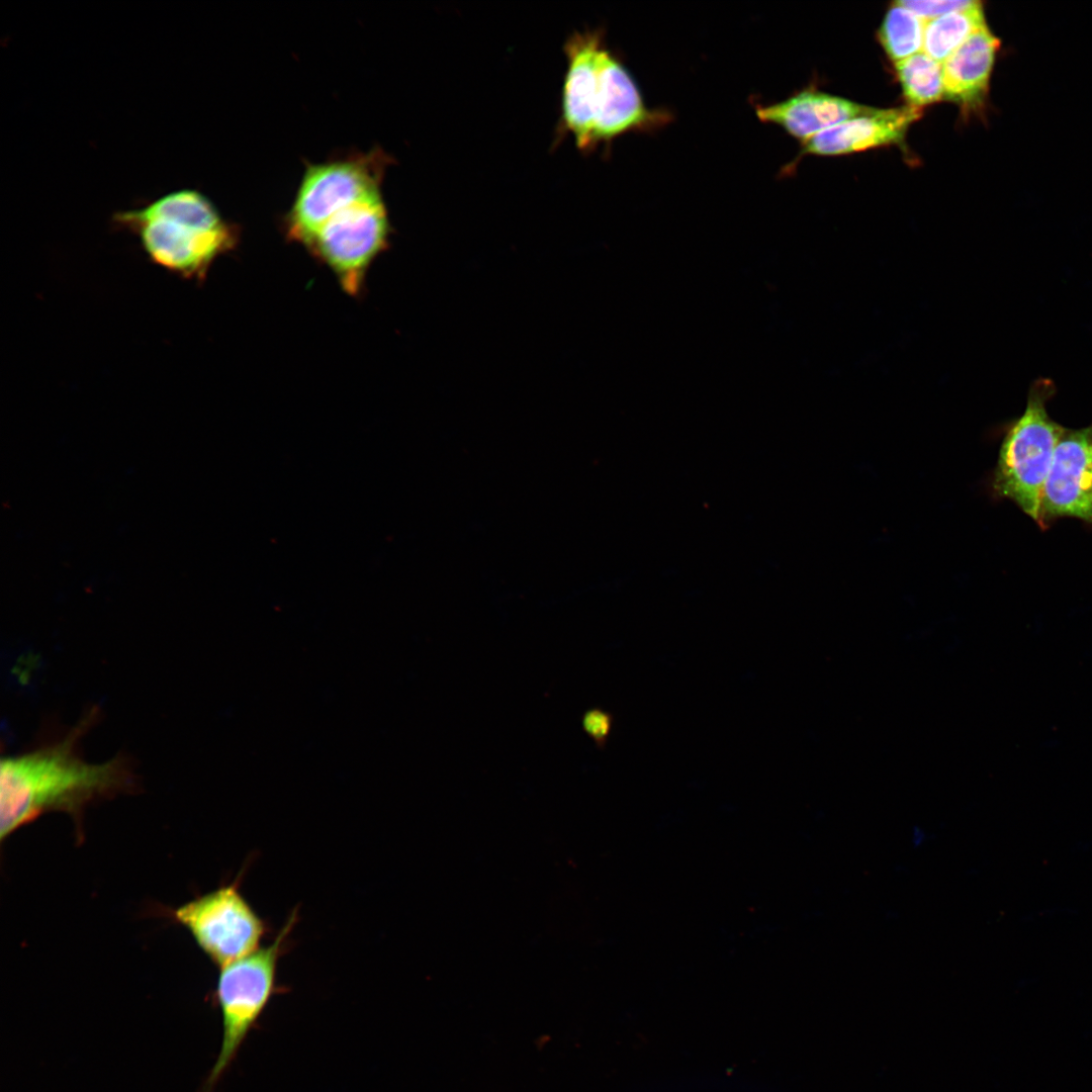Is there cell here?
Masks as SVG:
<instances>
[{
  "label": "cell",
  "instance_id": "1",
  "mask_svg": "<svg viewBox=\"0 0 1092 1092\" xmlns=\"http://www.w3.org/2000/svg\"><path fill=\"white\" fill-rule=\"evenodd\" d=\"M96 714L90 711L54 742L1 758V841L47 812L63 811L79 817L89 803L136 788V776L125 755L100 763L81 757L80 739Z\"/></svg>",
  "mask_w": 1092,
  "mask_h": 1092
},
{
  "label": "cell",
  "instance_id": "2",
  "mask_svg": "<svg viewBox=\"0 0 1092 1092\" xmlns=\"http://www.w3.org/2000/svg\"><path fill=\"white\" fill-rule=\"evenodd\" d=\"M567 69L562 87L560 130L590 152L633 130L662 126L670 114L645 106L625 66L606 47L603 32L572 33L564 44Z\"/></svg>",
  "mask_w": 1092,
  "mask_h": 1092
},
{
  "label": "cell",
  "instance_id": "3",
  "mask_svg": "<svg viewBox=\"0 0 1092 1092\" xmlns=\"http://www.w3.org/2000/svg\"><path fill=\"white\" fill-rule=\"evenodd\" d=\"M1055 392L1051 379L1032 382L1022 415L1006 430L991 478L994 496L1010 499L1036 524L1043 486L1065 430L1046 410Z\"/></svg>",
  "mask_w": 1092,
  "mask_h": 1092
},
{
  "label": "cell",
  "instance_id": "4",
  "mask_svg": "<svg viewBox=\"0 0 1092 1092\" xmlns=\"http://www.w3.org/2000/svg\"><path fill=\"white\" fill-rule=\"evenodd\" d=\"M295 921L293 913L270 943L219 968L215 998L221 1014L222 1039L203 1092H210L229 1069L276 994L279 961Z\"/></svg>",
  "mask_w": 1092,
  "mask_h": 1092
},
{
  "label": "cell",
  "instance_id": "5",
  "mask_svg": "<svg viewBox=\"0 0 1092 1092\" xmlns=\"http://www.w3.org/2000/svg\"><path fill=\"white\" fill-rule=\"evenodd\" d=\"M171 916L221 968L261 946L268 926L233 882L174 909Z\"/></svg>",
  "mask_w": 1092,
  "mask_h": 1092
},
{
  "label": "cell",
  "instance_id": "6",
  "mask_svg": "<svg viewBox=\"0 0 1092 1092\" xmlns=\"http://www.w3.org/2000/svg\"><path fill=\"white\" fill-rule=\"evenodd\" d=\"M384 162L380 154H369L310 167L287 219L290 237L306 245L333 215L379 195Z\"/></svg>",
  "mask_w": 1092,
  "mask_h": 1092
},
{
  "label": "cell",
  "instance_id": "7",
  "mask_svg": "<svg viewBox=\"0 0 1092 1092\" xmlns=\"http://www.w3.org/2000/svg\"><path fill=\"white\" fill-rule=\"evenodd\" d=\"M114 222L138 238L155 265L188 280L201 281L237 242L231 224L208 230L173 218L142 216L134 209L117 212Z\"/></svg>",
  "mask_w": 1092,
  "mask_h": 1092
},
{
  "label": "cell",
  "instance_id": "8",
  "mask_svg": "<svg viewBox=\"0 0 1092 1092\" xmlns=\"http://www.w3.org/2000/svg\"><path fill=\"white\" fill-rule=\"evenodd\" d=\"M388 234V218L379 194L333 215L306 246L332 268L348 293L357 294L372 259L385 247Z\"/></svg>",
  "mask_w": 1092,
  "mask_h": 1092
},
{
  "label": "cell",
  "instance_id": "9",
  "mask_svg": "<svg viewBox=\"0 0 1092 1092\" xmlns=\"http://www.w3.org/2000/svg\"><path fill=\"white\" fill-rule=\"evenodd\" d=\"M1074 518L1092 525V424L1065 428L1043 486L1037 526Z\"/></svg>",
  "mask_w": 1092,
  "mask_h": 1092
},
{
  "label": "cell",
  "instance_id": "10",
  "mask_svg": "<svg viewBox=\"0 0 1092 1092\" xmlns=\"http://www.w3.org/2000/svg\"><path fill=\"white\" fill-rule=\"evenodd\" d=\"M921 113V108L911 105L877 108L815 134L802 143V154L839 156L903 145L908 129Z\"/></svg>",
  "mask_w": 1092,
  "mask_h": 1092
},
{
  "label": "cell",
  "instance_id": "11",
  "mask_svg": "<svg viewBox=\"0 0 1092 1092\" xmlns=\"http://www.w3.org/2000/svg\"><path fill=\"white\" fill-rule=\"evenodd\" d=\"M1000 38L987 24L977 29L942 64L943 98L965 113L985 107Z\"/></svg>",
  "mask_w": 1092,
  "mask_h": 1092
},
{
  "label": "cell",
  "instance_id": "12",
  "mask_svg": "<svg viewBox=\"0 0 1092 1092\" xmlns=\"http://www.w3.org/2000/svg\"><path fill=\"white\" fill-rule=\"evenodd\" d=\"M876 109L815 89H805L781 102L758 105L756 115L761 121L778 124L804 143L827 128Z\"/></svg>",
  "mask_w": 1092,
  "mask_h": 1092
},
{
  "label": "cell",
  "instance_id": "13",
  "mask_svg": "<svg viewBox=\"0 0 1092 1092\" xmlns=\"http://www.w3.org/2000/svg\"><path fill=\"white\" fill-rule=\"evenodd\" d=\"M987 24L984 8L975 6L925 22L923 52L943 64L977 29Z\"/></svg>",
  "mask_w": 1092,
  "mask_h": 1092
},
{
  "label": "cell",
  "instance_id": "14",
  "mask_svg": "<svg viewBox=\"0 0 1092 1092\" xmlns=\"http://www.w3.org/2000/svg\"><path fill=\"white\" fill-rule=\"evenodd\" d=\"M134 210L142 216L174 218L209 230L229 224L213 203L193 189L170 192Z\"/></svg>",
  "mask_w": 1092,
  "mask_h": 1092
},
{
  "label": "cell",
  "instance_id": "15",
  "mask_svg": "<svg viewBox=\"0 0 1092 1092\" xmlns=\"http://www.w3.org/2000/svg\"><path fill=\"white\" fill-rule=\"evenodd\" d=\"M895 68L908 105L921 108L943 98L942 64L924 52L896 63Z\"/></svg>",
  "mask_w": 1092,
  "mask_h": 1092
},
{
  "label": "cell",
  "instance_id": "16",
  "mask_svg": "<svg viewBox=\"0 0 1092 1092\" xmlns=\"http://www.w3.org/2000/svg\"><path fill=\"white\" fill-rule=\"evenodd\" d=\"M924 28L925 21L894 2L879 29V40L888 57L896 64L922 52Z\"/></svg>",
  "mask_w": 1092,
  "mask_h": 1092
},
{
  "label": "cell",
  "instance_id": "17",
  "mask_svg": "<svg viewBox=\"0 0 1092 1092\" xmlns=\"http://www.w3.org/2000/svg\"><path fill=\"white\" fill-rule=\"evenodd\" d=\"M978 2L976 0L896 1V3L911 10L925 22L951 12L971 8Z\"/></svg>",
  "mask_w": 1092,
  "mask_h": 1092
},
{
  "label": "cell",
  "instance_id": "18",
  "mask_svg": "<svg viewBox=\"0 0 1092 1092\" xmlns=\"http://www.w3.org/2000/svg\"><path fill=\"white\" fill-rule=\"evenodd\" d=\"M581 726L597 748L602 750L607 746L612 733L614 716L601 708H592L582 714Z\"/></svg>",
  "mask_w": 1092,
  "mask_h": 1092
}]
</instances>
